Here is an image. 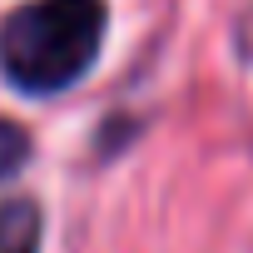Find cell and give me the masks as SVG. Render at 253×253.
<instances>
[{
    "instance_id": "2",
    "label": "cell",
    "mask_w": 253,
    "mask_h": 253,
    "mask_svg": "<svg viewBox=\"0 0 253 253\" xmlns=\"http://www.w3.org/2000/svg\"><path fill=\"white\" fill-rule=\"evenodd\" d=\"M0 253H40V209L30 199L0 204Z\"/></svg>"
},
{
    "instance_id": "1",
    "label": "cell",
    "mask_w": 253,
    "mask_h": 253,
    "mask_svg": "<svg viewBox=\"0 0 253 253\" xmlns=\"http://www.w3.org/2000/svg\"><path fill=\"white\" fill-rule=\"evenodd\" d=\"M104 45V0H30L0 20V75L25 94H60Z\"/></svg>"
},
{
    "instance_id": "3",
    "label": "cell",
    "mask_w": 253,
    "mask_h": 253,
    "mask_svg": "<svg viewBox=\"0 0 253 253\" xmlns=\"http://www.w3.org/2000/svg\"><path fill=\"white\" fill-rule=\"evenodd\" d=\"M25 159H30V134L20 129L15 119H0V179L20 174Z\"/></svg>"
}]
</instances>
